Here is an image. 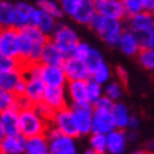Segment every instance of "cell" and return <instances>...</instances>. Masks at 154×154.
Segmentation results:
<instances>
[{
  "label": "cell",
  "instance_id": "7",
  "mask_svg": "<svg viewBox=\"0 0 154 154\" xmlns=\"http://www.w3.org/2000/svg\"><path fill=\"white\" fill-rule=\"evenodd\" d=\"M0 54L11 58L19 57V28H0Z\"/></svg>",
  "mask_w": 154,
  "mask_h": 154
},
{
  "label": "cell",
  "instance_id": "25",
  "mask_svg": "<svg viewBox=\"0 0 154 154\" xmlns=\"http://www.w3.org/2000/svg\"><path fill=\"white\" fill-rule=\"evenodd\" d=\"M24 154H50V141L45 134L30 137L26 140Z\"/></svg>",
  "mask_w": 154,
  "mask_h": 154
},
{
  "label": "cell",
  "instance_id": "9",
  "mask_svg": "<svg viewBox=\"0 0 154 154\" xmlns=\"http://www.w3.org/2000/svg\"><path fill=\"white\" fill-rule=\"evenodd\" d=\"M38 74L47 86H66L68 78L62 65H38Z\"/></svg>",
  "mask_w": 154,
  "mask_h": 154
},
{
  "label": "cell",
  "instance_id": "4",
  "mask_svg": "<svg viewBox=\"0 0 154 154\" xmlns=\"http://www.w3.org/2000/svg\"><path fill=\"white\" fill-rule=\"evenodd\" d=\"M51 40L55 42L57 47L64 52L65 57L72 55L75 47L81 41L76 31L69 26H65V24H61L55 28V31L51 34Z\"/></svg>",
  "mask_w": 154,
  "mask_h": 154
},
{
  "label": "cell",
  "instance_id": "20",
  "mask_svg": "<svg viewBox=\"0 0 154 154\" xmlns=\"http://www.w3.org/2000/svg\"><path fill=\"white\" fill-rule=\"evenodd\" d=\"M110 113H112V117H113V122H115V126L116 129H123V130H127V127H129V122L131 119V112L129 106H127L126 103L120 102V100H117V102L113 103L112 109H110Z\"/></svg>",
  "mask_w": 154,
  "mask_h": 154
},
{
  "label": "cell",
  "instance_id": "29",
  "mask_svg": "<svg viewBox=\"0 0 154 154\" xmlns=\"http://www.w3.org/2000/svg\"><path fill=\"white\" fill-rule=\"evenodd\" d=\"M89 147L99 154H107V139L102 133H91Z\"/></svg>",
  "mask_w": 154,
  "mask_h": 154
},
{
  "label": "cell",
  "instance_id": "38",
  "mask_svg": "<svg viewBox=\"0 0 154 154\" xmlns=\"http://www.w3.org/2000/svg\"><path fill=\"white\" fill-rule=\"evenodd\" d=\"M91 45H89L88 42L85 41H79L78 42V45L75 47L74 52H72V57H75V58H79V60H86V57H88L89 51H91Z\"/></svg>",
  "mask_w": 154,
  "mask_h": 154
},
{
  "label": "cell",
  "instance_id": "27",
  "mask_svg": "<svg viewBox=\"0 0 154 154\" xmlns=\"http://www.w3.org/2000/svg\"><path fill=\"white\" fill-rule=\"evenodd\" d=\"M123 82L120 81H109L107 84L103 85V95L107 96L109 99H112L113 102H117L120 100L123 94H125V86H123Z\"/></svg>",
  "mask_w": 154,
  "mask_h": 154
},
{
  "label": "cell",
  "instance_id": "40",
  "mask_svg": "<svg viewBox=\"0 0 154 154\" xmlns=\"http://www.w3.org/2000/svg\"><path fill=\"white\" fill-rule=\"evenodd\" d=\"M113 103H115V102H113L112 99H109L107 96H105V95H103L102 98H99L98 100L92 105V106H94L95 109H106V110H110V109H112V106H113Z\"/></svg>",
  "mask_w": 154,
  "mask_h": 154
},
{
  "label": "cell",
  "instance_id": "23",
  "mask_svg": "<svg viewBox=\"0 0 154 154\" xmlns=\"http://www.w3.org/2000/svg\"><path fill=\"white\" fill-rule=\"evenodd\" d=\"M34 6H30L27 3H17L16 5V28H24L27 26H33L34 19Z\"/></svg>",
  "mask_w": 154,
  "mask_h": 154
},
{
  "label": "cell",
  "instance_id": "16",
  "mask_svg": "<svg viewBox=\"0 0 154 154\" xmlns=\"http://www.w3.org/2000/svg\"><path fill=\"white\" fill-rule=\"evenodd\" d=\"M154 26V13L141 11L139 14H134L131 17H127V27L133 33L140 34L150 31Z\"/></svg>",
  "mask_w": 154,
  "mask_h": 154
},
{
  "label": "cell",
  "instance_id": "11",
  "mask_svg": "<svg viewBox=\"0 0 154 154\" xmlns=\"http://www.w3.org/2000/svg\"><path fill=\"white\" fill-rule=\"evenodd\" d=\"M116 47L126 57H137V54L141 50L140 41H139L136 33H133L129 28H125V31L119 38V42H117Z\"/></svg>",
  "mask_w": 154,
  "mask_h": 154
},
{
  "label": "cell",
  "instance_id": "5",
  "mask_svg": "<svg viewBox=\"0 0 154 154\" xmlns=\"http://www.w3.org/2000/svg\"><path fill=\"white\" fill-rule=\"evenodd\" d=\"M51 125L55 129H58L62 134L74 137V139L79 137V131H78V127H76V123H75V119H74L71 107L66 106V107L60 109V110H55Z\"/></svg>",
  "mask_w": 154,
  "mask_h": 154
},
{
  "label": "cell",
  "instance_id": "19",
  "mask_svg": "<svg viewBox=\"0 0 154 154\" xmlns=\"http://www.w3.org/2000/svg\"><path fill=\"white\" fill-rule=\"evenodd\" d=\"M66 57L64 52L55 45V42L51 38L45 42V45L42 47L41 58H40V64H45V65H62Z\"/></svg>",
  "mask_w": 154,
  "mask_h": 154
},
{
  "label": "cell",
  "instance_id": "47",
  "mask_svg": "<svg viewBox=\"0 0 154 154\" xmlns=\"http://www.w3.org/2000/svg\"><path fill=\"white\" fill-rule=\"evenodd\" d=\"M150 151H151V153H154V140L150 143Z\"/></svg>",
  "mask_w": 154,
  "mask_h": 154
},
{
  "label": "cell",
  "instance_id": "48",
  "mask_svg": "<svg viewBox=\"0 0 154 154\" xmlns=\"http://www.w3.org/2000/svg\"><path fill=\"white\" fill-rule=\"evenodd\" d=\"M151 35H153V47H154V26H153V28H151Z\"/></svg>",
  "mask_w": 154,
  "mask_h": 154
},
{
  "label": "cell",
  "instance_id": "2",
  "mask_svg": "<svg viewBox=\"0 0 154 154\" xmlns=\"http://www.w3.org/2000/svg\"><path fill=\"white\" fill-rule=\"evenodd\" d=\"M19 117H20V134L26 137V139L45 134L48 127L51 126V123L44 120L35 112L34 106L19 110Z\"/></svg>",
  "mask_w": 154,
  "mask_h": 154
},
{
  "label": "cell",
  "instance_id": "32",
  "mask_svg": "<svg viewBox=\"0 0 154 154\" xmlns=\"http://www.w3.org/2000/svg\"><path fill=\"white\" fill-rule=\"evenodd\" d=\"M86 88H88V98L89 102L94 105L99 98L103 96V85L96 82L94 79H88L86 81Z\"/></svg>",
  "mask_w": 154,
  "mask_h": 154
},
{
  "label": "cell",
  "instance_id": "44",
  "mask_svg": "<svg viewBox=\"0 0 154 154\" xmlns=\"http://www.w3.org/2000/svg\"><path fill=\"white\" fill-rule=\"evenodd\" d=\"M5 130H3V127H2V123H0V141L3 140V139H5Z\"/></svg>",
  "mask_w": 154,
  "mask_h": 154
},
{
  "label": "cell",
  "instance_id": "1",
  "mask_svg": "<svg viewBox=\"0 0 154 154\" xmlns=\"http://www.w3.org/2000/svg\"><path fill=\"white\" fill-rule=\"evenodd\" d=\"M89 27L92 28L96 33V35L109 47H116L117 42H119V38L126 28L123 24V20L103 17L98 13L92 19V21L89 23Z\"/></svg>",
  "mask_w": 154,
  "mask_h": 154
},
{
  "label": "cell",
  "instance_id": "46",
  "mask_svg": "<svg viewBox=\"0 0 154 154\" xmlns=\"http://www.w3.org/2000/svg\"><path fill=\"white\" fill-rule=\"evenodd\" d=\"M84 154H99V153H96L95 150H92L91 147H89L88 150H85V153H84Z\"/></svg>",
  "mask_w": 154,
  "mask_h": 154
},
{
  "label": "cell",
  "instance_id": "45",
  "mask_svg": "<svg viewBox=\"0 0 154 154\" xmlns=\"http://www.w3.org/2000/svg\"><path fill=\"white\" fill-rule=\"evenodd\" d=\"M130 154H147V151H144V150H134Z\"/></svg>",
  "mask_w": 154,
  "mask_h": 154
},
{
  "label": "cell",
  "instance_id": "15",
  "mask_svg": "<svg viewBox=\"0 0 154 154\" xmlns=\"http://www.w3.org/2000/svg\"><path fill=\"white\" fill-rule=\"evenodd\" d=\"M95 16H96V6H95V0H81L75 11L72 13L71 19L75 23L82 24V26H89Z\"/></svg>",
  "mask_w": 154,
  "mask_h": 154
},
{
  "label": "cell",
  "instance_id": "10",
  "mask_svg": "<svg viewBox=\"0 0 154 154\" xmlns=\"http://www.w3.org/2000/svg\"><path fill=\"white\" fill-rule=\"evenodd\" d=\"M95 6H96V13L103 17L117 20L126 19L122 0H95Z\"/></svg>",
  "mask_w": 154,
  "mask_h": 154
},
{
  "label": "cell",
  "instance_id": "28",
  "mask_svg": "<svg viewBox=\"0 0 154 154\" xmlns=\"http://www.w3.org/2000/svg\"><path fill=\"white\" fill-rule=\"evenodd\" d=\"M136 58L141 65V68H144L146 71H150V72H154V47L141 48Z\"/></svg>",
  "mask_w": 154,
  "mask_h": 154
},
{
  "label": "cell",
  "instance_id": "13",
  "mask_svg": "<svg viewBox=\"0 0 154 154\" xmlns=\"http://www.w3.org/2000/svg\"><path fill=\"white\" fill-rule=\"evenodd\" d=\"M116 129L113 122L112 113L106 109H95L94 107V123H92V133H102L107 134L109 131Z\"/></svg>",
  "mask_w": 154,
  "mask_h": 154
},
{
  "label": "cell",
  "instance_id": "8",
  "mask_svg": "<svg viewBox=\"0 0 154 154\" xmlns=\"http://www.w3.org/2000/svg\"><path fill=\"white\" fill-rule=\"evenodd\" d=\"M62 68L65 71L68 81H88L91 79V71H89L88 65L84 60L75 58V57L69 55L66 57Z\"/></svg>",
  "mask_w": 154,
  "mask_h": 154
},
{
  "label": "cell",
  "instance_id": "6",
  "mask_svg": "<svg viewBox=\"0 0 154 154\" xmlns=\"http://www.w3.org/2000/svg\"><path fill=\"white\" fill-rule=\"evenodd\" d=\"M72 115L79 131V136H88L92 133L94 123V106L92 105H72Z\"/></svg>",
  "mask_w": 154,
  "mask_h": 154
},
{
  "label": "cell",
  "instance_id": "42",
  "mask_svg": "<svg viewBox=\"0 0 154 154\" xmlns=\"http://www.w3.org/2000/svg\"><path fill=\"white\" fill-rule=\"evenodd\" d=\"M116 74H117V78H119V81L120 82H126L127 81V72L125 71V68H122V66H117L116 68Z\"/></svg>",
  "mask_w": 154,
  "mask_h": 154
},
{
  "label": "cell",
  "instance_id": "33",
  "mask_svg": "<svg viewBox=\"0 0 154 154\" xmlns=\"http://www.w3.org/2000/svg\"><path fill=\"white\" fill-rule=\"evenodd\" d=\"M85 62H86V65H88L89 71H91V74H92L99 65H102L103 62H105V60H103L102 52L92 47L88 54V57H86V60H85Z\"/></svg>",
  "mask_w": 154,
  "mask_h": 154
},
{
  "label": "cell",
  "instance_id": "22",
  "mask_svg": "<svg viewBox=\"0 0 154 154\" xmlns=\"http://www.w3.org/2000/svg\"><path fill=\"white\" fill-rule=\"evenodd\" d=\"M33 26L38 27L41 31L50 35L55 31V28L58 27L57 26V19L55 17H52L51 14L45 13V11H42L41 9H38L37 6H35V10H34V19H33Z\"/></svg>",
  "mask_w": 154,
  "mask_h": 154
},
{
  "label": "cell",
  "instance_id": "37",
  "mask_svg": "<svg viewBox=\"0 0 154 154\" xmlns=\"http://www.w3.org/2000/svg\"><path fill=\"white\" fill-rule=\"evenodd\" d=\"M19 68H20V61L17 58H11V57L0 54V72L19 69Z\"/></svg>",
  "mask_w": 154,
  "mask_h": 154
},
{
  "label": "cell",
  "instance_id": "31",
  "mask_svg": "<svg viewBox=\"0 0 154 154\" xmlns=\"http://www.w3.org/2000/svg\"><path fill=\"white\" fill-rule=\"evenodd\" d=\"M91 79L96 81L99 84H107L109 81H112V69H110V66L107 65L106 62H103L102 65H99L96 69L91 74Z\"/></svg>",
  "mask_w": 154,
  "mask_h": 154
},
{
  "label": "cell",
  "instance_id": "41",
  "mask_svg": "<svg viewBox=\"0 0 154 154\" xmlns=\"http://www.w3.org/2000/svg\"><path fill=\"white\" fill-rule=\"evenodd\" d=\"M140 127V119H139V116H136V115H133L130 119V122H129V127H127V130H131V131H137V129Z\"/></svg>",
  "mask_w": 154,
  "mask_h": 154
},
{
  "label": "cell",
  "instance_id": "43",
  "mask_svg": "<svg viewBox=\"0 0 154 154\" xmlns=\"http://www.w3.org/2000/svg\"><path fill=\"white\" fill-rule=\"evenodd\" d=\"M143 6H144V11L154 13V0H143Z\"/></svg>",
  "mask_w": 154,
  "mask_h": 154
},
{
  "label": "cell",
  "instance_id": "49",
  "mask_svg": "<svg viewBox=\"0 0 154 154\" xmlns=\"http://www.w3.org/2000/svg\"><path fill=\"white\" fill-rule=\"evenodd\" d=\"M147 154H154V153H151V151H149V153H147Z\"/></svg>",
  "mask_w": 154,
  "mask_h": 154
},
{
  "label": "cell",
  "instance_id": "26",
  "mask_svg": "<svg viewBox=\"0 0 154 154\" xmlns=\"http://www.w3.org/2000/svg\"><path fill=\"white\" fill-rule=\"evenodd\" d=\"M16 23V5L10 2H0V28L14 27Z\"/></svg>",
  "mask_w": 154,
  "mask_h": 154
},
{
  "label": "cell",
  "instance_id": "18",
  "mask_svg": "<svg viewBox=\"0 0 154 154\" xmlns=\"http://www.w3.org/2000/svg\"><path fill=\"white\" fill-rule=\"evenodd\" d=\"M66 91L72 105H92L88 98L86 81H68Z\"/></svg>",
  "mask_w": 154,
  "mask_h": 154
},
{
  "label": "cell",
  "instance_id": "17",
  "mask_svg": "<svg viewBox=\"0 0 154 154\" xmlns=\"http://www.w3.org/2000/svg\"><path fill=\"white\" fill-rule=\"evenodd\" d=\"M65 86H47L44 96H42V102L47 103L50 107L54 110H60L62 107H66V92Z\"/></svg>",
  "mask_w": 154,
  "mask_h": 154
},
{
  "label": "cell",
  "instance_id": "14",
  "mask_svg": "<svg viewBox=\"0 0 154 154\" xmlns=\"http://www.w3.org/2000/svg\"><path fill=\"white\" fill-rule=\"evenodd\" d=\"M0 123L6 136L20 134V117L17 107H10L0 112Z\"/></svg>",
  "mask_w": 154,
  "mask_h": 154
},
{
  "label": "cell",
  "instance_id": "34",
  "mask_svg": "<svg viewBox=\"0 0 154 154\" xmlns=\"http://www.w3.org/2000/svg\"><path fill=\"white\" fill-rule=\"evenodd\" d=\"M122 3H123V9H125L126 19L134 16V14H139V13H141V11H144L143 0H122Z\"/></svg>",
  "mask_w": 154,
  "mask_h": 154
},
{
  "label": "cell",
  "instance_id": "30",
  "mask_svg": "<svg viewBox=\"0 0 154 154\" xmlns=\"http://www.w3.org/2000/svg\"><path fill=\"white\" fill-rule=\"evenodd\" d=\"M37 7L41 9L42 11H45V13L51 14L52 17H55V19H61V17L64 16V11L61 9L60 3L52 2V0H38Z\"/></svg>",
  "mask_w": 154,
  "mask_h": 154
},
{
  "label": "cell",
  "instance_id": "21",
  "mask_svg": "<svg viewBox=\"0 0 154 154\" xmlns=\"http://www.w3.org/2000/svg\"><path fill=\"white\" fill-rule=\"evenodd\" d=\"M26 137L21 134L5 136L0 141V153L2 154H24L26 150Z\"/></svg>",
  "mask_w": 154,
  "mask_h": 154
},
{
  "label": "cell",
  "instance_id": "12",
  "mask_svg": "<svg viewBox=\"0 0 154 154\" xmlns=\"http://www.w3.org/2000/svg\"><path fill=\"white\" fill-rule=\"evenodd\" d=\"M107 154H125L127 150L129 136L123 129H113L106 134Z\"/></svg>",
  "mask_w": 154,
  "mask_h": 154
},
{
  "label": "cell",
  "instance_id": "39",
  "mask_svg": "<svg viewBox=\"0 0 154 154\" xmlns=\"http://www.w3.org/2000/svg\"><path fill=\"white\" fill-rule=\"evenodd\" d=\"M81 0H58V3H60L61 9L64 11V14H68V16H72V13L75 11L76 9V6L79 3Z\"/></svg>",
  "mask_w": 154,
  "mask_h": 154
},
{
  "label": "cell",
  "instance_id": "36",
  "mask_svg": "<svg viewBox=\"0 0 154 154\" xmlns=\"http://www.w3.org/2000/svg\"><path fill=\"white\" fill-rule=\"evenodd\" d=\"M34 109H35V112H37L38 115L44 119V120H47L48 123H51V122H52V117H54L55 110H54L52 107L48 106L47 103H44L42 100H41V102L34 103Z\"/></svg>",
  "mask_w": 154,
  "mask_h": 154
},
{
  "label": "cell",
  "instance_id": "50",
  "mask_svg": "<svg viewBox=\"0 0 154 154\" xmlns=\"http://www.w3.org/2000/svg\"><path fill=\"white\" fill-rule=\"evenodd\" d=\"M50 154H51V153H50Z\"/></svg>",
  "mask_w": 154,
  "mask_h": 154
},
{
  "label": "cell",
  "instance_id": "24",
  "mask_svg": "<svg viewBox=\"0 0 154 154\" xmlns=\"http://www.w3.org/2000/svg\"><path fill=\"white\" fill-rule=\"evenodd\" d=\"M24 79L21 69H11V71H5L0 72V89L7 91V92H13L16 91L17 85Z\"/></svg>",
  "mask_w": 154,
  "mask_h": 154
},
{
  "label": "cell",
  "instance_id": "35",
  "mask_svg": "<svg viewBox=\"0 0 154 154\" xmlns=\"http://www.w3.org/2000/svg\"><path fill=\"white\" fill-rule=\"evenodd\" d=\"M16 103H17V96L13 92L0 89V112L10 107H16Z\"/></svg>",
  "mask_w": 154,
  "mask_h": 154
},
{
  "label": "cell",
  "instance_id": "3",
  "mask_svg": "<svg viewBox=\"0 0 154 154\" xmlns=\"http://www.w3.org/2000/svg\"><path fill=\"white\" fill-rule=\"evenodd\" d=\"M45 136L50 141V153L51 154H78L74 137L62 134L52 125L48 127Z\"/></svg>",
  "mask_w": 154,
  "mask_h": 154
}]
</instances>
